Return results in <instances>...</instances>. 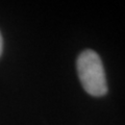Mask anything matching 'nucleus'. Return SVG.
Masks as SVG:
<instances>
[{"mask_svg": "<svg viewBox=\"0 0 125 125\" xmlns=\"http://www.w3.org/2000/svg\"><path fill=\"white\" fill-rule=\"evenodd\" d=\"M2 45H3L2 36H1V33H0V55H1V53H2Z\"/></svg>", "mask_w": 125, "mask_h": 125, "instance_id": "nucleus-2", "label": "nucleus"}, {"mask_svg": "<svg viewBox=\"0 0 125 125\" xmlns=\"http://www.w3.org/2000/svg\"><path fill=\"white\" fill-rule=\"evenodd\" d=\"M77 74L81 85L89 95L102 97L107 93L103 64L98 53L91 49L81 52L76 61Z\"/></svg>", "mask_w": 125, "mask_h": 125, "instance_id": "nucleus-1", "label": "nucleus"}]
</instances>
